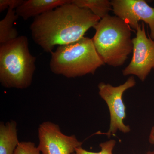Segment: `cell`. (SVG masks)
<instances>
[{
    "label": "cell",
    "mask_w": 154,
    "mask_h": 154,
    "mask_svg": "<svg viewBox=\"0 0 154 154\" xmlns=\"http://www.w3.org/2000/svg\"><path fill=\"white\" fill-rule=\"evenodd\" d=\"M17 122L11 120L0 123V154H14L19 143Z\"/></svg>",
    "instance_id": "10"
},
{
    "label": "cell",
    "mask_w": 154,
    "mask_h": 154,
    "mask_svg": "<svg viewBox=\"0 0 154 154\" xmlns=\"http://www.w3.org/2000/svg\"><path fill=\"white\" fill-rule=\"evenodd\" d=\"M116 144V141L114 140L100 143L99 146L101 150L99 152L88 151L81 146L76 149L75 151L72 154H113V151Z\"/></svg>",
    "instance_id": "13"
},
{
    "label": "cell",
    "mask_w": 154,
    "mask_h": 154,
    "mask_svg": "<svg viewBox=\"0 0 154 154\" xmlns=\"http://www.w3.org/2000/svg\"><path fill=\"white\" fill-rule=\"evenodd\" d=\"M147 154H154V152H148Z\"/></svg>",
    "instance_id": "17"
},
{
    "label": "cell",
    "mask_w": 154,
    "mask_h": 154,
    "mask_svg": "<svg viewBox=\"0 0 154 154\" xmlns=\"http://www.w3.org/2000/svg\"><path fill=\"white\" fill-rule=\"evenodd\" d=\"M36 58L30 53L25 36L0 45V82L6 88L25 89L33 81Z\"/></svg>",
    "instance_id": "2"
},
{
    "label": "cell",
    "mask_w": 154,
    "mask_h": 154,
    "mask_svg": "<svg viewBox=\"0 0 154 154\" xmlns=\"http://www.w3.org/2000/svg\"><path fill=\"white\" fill-rule=\"evenodd\" d=\"M132 43V59L122 70V74L134 75L144 82L154 68V40L147 36L143 23L140 24Z\"/></svg>",
    "instance_id": "6"
},
{
    "label": "cell",
    "mask_w": 154,
    "mask_h": 154,
    "mask_svg": "<svg viewBox=\"0 0 154 154\" xmlns=\"http://www.w3.org/2000/svg\"><path fill=\"white\" fill-rule=\"evenodd\" d=\"M38 137L37 147L42 154H72L82 145L75 135L65 134L57 124L50 121L39 125Z\"/></svg>",
    "instance_id": "7"
},
{
    "label": "cell",
    "mask_w": 154,
    "mask_h": 154,
    "mask_svg": "<svg viewBox=\"0 0 154 154\" xmlns=\"http://www.w3.org/2000/svg\"><path fill=\"white\" fill-rule=\"evenodd\" d=\"M19 17L14 7H10L8 9L5 17L0 21V44L12 41L19 36L14 26V22Z\"/></svg>",
    "instance_id": "11"
},
{
    "label": "cell",
    "mask_w": 154,
    "mask_h": 154,
    "mask_svg": "<svg viewBox=\"0 0 154 154\" xmlns=\"http://www.w3.org/2000/svg\"><path fill=\"white\" fill-rule=\"evenodd\" d=\"M149 141L151 143L154 144V126L153 127L151 131L149 137Z\"/></svg>",
    "instance_id": "16"
},
{
    "label": "cell",
    "mask_w": 154,
    "mask_h": 154,
    "mask_svg": "<svg viewBox=\"0 0 154 154\" xmlns=\"http://www.w3.org/2000/svg\"><path fill=\"white\" fill-rule=\"evenodd\" d=\"M14 154H41L40 151L32 142L19 143Z\"/></svg>",
    "instance_id": "14"
},
{
    "label": "cell",
    "mask_w": 154,
    "mask_h": 154,
    "mask_svg": "<svg viewBox=\"0 0 154 154\" xmlns=\"http://www.w3.org/2000/svg\"><path fill=\"white\" fill-rule=\"evenodd\" d=\"M71 3L79 8L88 9L100 19L109 15L112 9L111 1L108 0H71Z\"/></svg>",
    "instance_id": "12"
},
{
    "label": "cell",
    "mask_w": 154,
    "mask_h": 154,
    "mask_svg": "<svg viewBox=\"0 0 154 154\" xmlns=\"http://www.w3.org/2000/svg\"><path fill=\"white\" fill-rule=\"evenodd\" d=\"M100 18L90 10L70 2L34 18L30 26L33 41L51 53L56 45H66L84 37Z\"/></svg>",
    "instance_id": "1"
},
{
    "label": "cell",
    "mask_w": 154,
    "mask_h": 154,
    "mask_svg": "<svg viewBox=\"0 0 154 154\" xmlns=\"http://www.w3.org/2000/svg\"><path fill=\"white\" fill-rule=\"evenodd\" d=\"M111 5L113 13L130 28L137 30L140 21L149 27L150 36L154 40V8L144 0H113Z\"/></svg>",
    "instance_id": "8"
},
{
    "label": "cell",
    "mask_w": 154,
    "mask_h": 154,
    "mask_svg": "<svg viewBox=\"0 0 154 154\" xmlns=\"http://www.w3.org/2000/svg\"><path fill=\"white\" fill-rule=\"evenodd\" d=\"M23 2V0H1L0 12H3L11 7H14L16 9L22 5Z\"/></svg>",
    "instance_id": "15"
},
{
    "label": "cell",
    "mask_w": 154,
    "mask_h": 154,
    "mask_svg": "<svg viewBox=\"0 0 154 154\" xmlns=\"http://www.w3.org/2000/svg\"><path fill=\"white\" fill-rule=\"evenodd\" d=\"M134 77H130L122 85L114 87L109 84L101 82L98 85L99 94L106 102L110 111V128L106 134L107 135L114 134L117 131L127 133L130 131V128L125 125L123 120L126 118V107L122 100L125 92L136 85Z\"/></svg>",
    "instance_id": "5"
},
{
    "label": "cell",
    "mask_w": 154,
    "mask_h": 154,
    "mask_svg": "<svg viewBox=\"0 0 154 154\" xmlns=\"http://www.w3.org/2000/svg\"><path fill=\"white\" fill-rule=\"evenodd\" d=\"M70 2L71 0H26L16 9V14L19 17L27 20Z\"/></svg>",
    "instance_id": "9"
},
{
    "label": "cell",
    "mask_w": 154,
    "mask_h": 154,
    "mask_svg": "<svg viewBox=\"0 0 154 154\" xmlns=\"http://www.w3.org/2000/svg\"><path fill=\"white\" fill-rule=\"evenodd\" d=\"M51 54L49 66L51 71L67 78L94 75L104 64L92 38L85 36L71 44L58 46Z\"/></svg>",
    "instance_id": "4"
},
{
    "label": "cell",
    "mask_w": 154,
    "mask_h": 154,
    "mask_svg": "<svg viewBox=\"0 0 154 154\" xmlns=\"http://www.w3.org/2000/svg\"><path fill=\"white\" fill-rule=\"evenodd\" d=\"M94 28L92 40L104 64L114 67L124 64L133 49L130 27L119 17L108 15Z\"/></svg>",
    "instance_id": "3"
}]
</instances>
